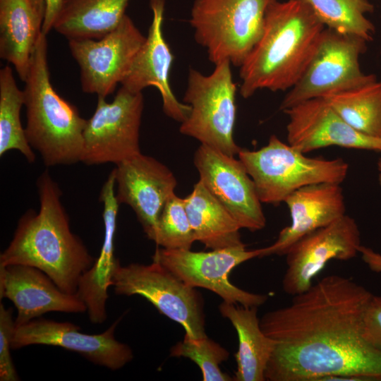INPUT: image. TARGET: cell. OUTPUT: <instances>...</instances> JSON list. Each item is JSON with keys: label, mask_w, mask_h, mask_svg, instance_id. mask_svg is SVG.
Returning a JSON list of instances; mask_svg holds the SVG:
<instances>
[{"label": "cell", "mask_w": 381, "mask_h": 381, "mask_svg": "<svg viewBox=\"0 0 381 381\" xmlns=\"http://www.w3.org/2000/svg\"><path fill=\"white\" fill-rule=\"evenodd\" d=\"M373 294L350 278L331 274L293 296L260 320L276 341L265 373L268 381H323L349 377L381 381V347L364 336Z\"/></svg>", "instance_id": "cell-1"}, {"label": "cell", "mask_w": 381, "mask_h": 381, "mask_svg": "<svg viewBox=\"0 0 381 381\" xmlns=\"http://www.w3.org/2000/svg\"><path fill=\"white\" fill-rule=\"evenodd\" d=\"M40 210L19 219L13 236L0 255V267L21 264L46 273L64 292L75 294L81 276L95 258L70 227L59 185L47 170L37 180Z\"/></svg>", "instance_id": "cell-2"}, {"label": "cell", "mask_w": 381, "mask_h": 381, "mask_svg": "<svg viewBox=\"0 0 381 381\" xmlns=\"http://www.w3.org/2000/svg\"><path fill=\"white\" fill-rule=\"evenodd\" d=\"M325 27L303 0H272L262 35L240 66L241 95L285 91L300 78Z\"/></svg>", "instance_id": "cell-3"}, {"label": "cell", "mask_w": 381, "mask_h": 381, "mask_svg": "<svg viewBox=\"0 0 381 381\" xmlns=\"http://www.w3.org/2000/svg\"><path fill=\"white\" fill-rule=\"evenodd\" d=\"M47 35L41 34L24 81L26 138L47 167L81 162L87 120L53 87L47 59Z\"/></svg>", "instance_id": "cell-4"}, {"label": "cell", "mask_w": 381, "mask_h": 381, "mask_svg": "<svg viewBox=\"0 0 381 381\" xmlns=\"http://www.w3.org/2000/svg\"><path fill=\"white\" fill-rule=\"evenodd\" d=\"M238 158L253 179L262 203L277 205L304 186L320 183L341 184L349 164L342 158L310 157L272 135L257 150L241 149Z\"/></svg>", "instance_id": "cell-5"}, {"label": "cell", "mask_w": 381, "mask_h": 381, "mask_svg": "<svg viewBox=\"0 0 381 381\" xmlns=\"http://www.w3.org/2000/svg\"><path fill=\"white\" fill-rule=\"evenodd\" d=\"M272 0H195L190 23L214 65L241 66L260 38Z\"/></svg>", "instance_id": "cell-6"}, {"label": "cell", "mask_w": 381, "mask_h": 381, "mask_svg": "<svg viewBox=\"0 0 381 381\" xmlns=\"http://www.w3.org/2000/svg\"><path fill=\"white\" fill-rule=\"evenodd\" d=\"M231 65L228 61L219 62L207 75L189 68L183 101L190 107V111L181 123L179 131L200 144L235 156L241 148L233 136L237 87Z\"/></svg>", "instance_id": "cell-7"}, {"label": "cell", "mask_w": 381, "mask_h": 381, "mask_svg": "<svg viewBox=\"0 0 381 381\" xmlns=\"http://www.w3.org/2000/svg\"><path fill=\"white\" fill-rule=\"evenodd\" d=\"M111 286L117 295L144 297L160 313L180 324L188 337L207 336L202 295L159 262L126 265L119 262Z\"/></svg>", "instance_id": "cell-8"}, {"label": "cell", "mask_w": 381, "mask_h": 381, "mask_svg": "<svg viewBox=\"0 0 381 381\" xmlns=\"http://www.w3.org/2000/svg\"><path fill=\"white\" fill-rule=\"evenodd\" d=\"M367 42L360 37L325 28L305 71L284 96L280 110L377 79L361 68L359 59L366 50Z\"/></svg>", "instance_id": "cell-9"}, {"label": "cell", "mask_w": 381, "mask_h": 381, "mask_svg": "<svg viewBox=\"0 0 381 381\" xmlns=\"http://www.w3.org/2000/svg\"><path fill=\"white\" fill-rule=\"evenodd\" d=\"M143 108V93L132 92L122 86L110 103L98 97L95 111L83 131L81 162L116 165L140 154Z\"/></svg>", "instance_id": "cell-10"}, {"label": "cell", "mask_w": 381, "mask_h": 381, "mask_svg": "<svg viewBox=\"0 0 381 381\" xmlns=\"http://www.w3.org/2000/svg\"><path fill=\"white\" fill-rule=\"evenodd\" d=\"M262 248L215 249L195 252L190 249H166L157 247L152 260L162 265L188 286L208 289L224 301L247 307L262 306L268 297L251 293L233 284L229 274L240 264L260 258Z\"/></svg>", "instance_id": "cell-11"}, {"label": "cell", "mask_w": 381, "mask_h": 381, "mask_svg": "<svg viewBox=\"0 0 381 381\" xmlns=\"http://www.w3.org/2000/svg\"><path fill=\"white\" fill-rule=\"evenodd\" d=\"M143 36L126 14L116 28L100 39H71L68 47L80 71L83 91L106 98L127 75Z\"/></svg>", "instance_id": "cell-12"}, {"label": "cell", "mask_w": 381, "mask_h": 381, "mask_svg": "<svg viewBox=\"0 0 381 381\" xmlns=\"http://www.w3.org/2000/svg\"><path fill=\"white\" fill-rule=\"evenodd\" d=\"M361 234L356 220L345 214L294 243L286 253L282 289L290 296L307 291L331 260H349L359 254Z\"/></svg>", "instance_id": "cell-13"}, {"label": "cell", "mask_w": 381, "mask_h": 381, "mask_svg": "<svg viewBox=\"0 0 381 381\" xmlns=\"http://www.w3.org/2000/svg\"><path fill=\"white\" fill-rule=\"evenodd\" d=\"M193 163L199 181L241 229L256 231L265 226L266 217L255 183L238 158L200 144Z\"/></svg>", "instance_id": "cell-14"}, {"label": "cell", "mask_w": 381, "mask_h": 381, "mask_svg": "<svg viewBox=\"0 0 381 381\" xmlns=\"http://www.w3.org/2000/svg\"><path fill=\"white\" fill-rule=\"evenodd\" d=\"M121 319L100 334H89L80 332V327L71 322L36 318L16 326L11 347L16 350L35 344L59 346L76 352L96 365L116 370L133 358L131 348L114 337Z\"/></svg>", "instance_id": "cell-15"}, {"label": "cell", "mask_w": 381, "mask_h": 381, "mask_svg": "<svg viewBox=\"0 0 381 381\" xmlns=\"http://www.w3.org/2000/svg\"><path fill=\"white\" fill-rule=\"evenodd\" d=\"M112 171L119 204L131 207L152 240L162 210L175 193L174 174L161 162L142 153L116 164Z\"/></svg>", "instance_id": "cell-16"}, {"label": "cell", "mask_w": 381, "mask_h": 381, "mask_svg": "<svg viewBox=\"0 0 381 381\" xmlns=\"http://www.w3.org/2000/svg\"><path fill=\"white\" fill-rule=\"evenodd\" d=\"M288 116L287 143L307 154L330 146L381 152V140L348 124L323 98L303 101L283 111Z\"/></svg>", "instance_id": "cell-17"}, {"label": "cell", "mask_w": 381, "mask_h": 381, "mask_svg": "<svg viewBox=\"0 0 381 381\" xmlns=\"http://www.w3.org/2000/svg\"><path fill=\"white\" fill-rule=\"evenodd\" d=\"M150 5L152 20L147 36L121 85L135 93L155 87L161 95L164 114L181 123L187 119L190 107L177 99L169 83L174 56L162 30L165 0H150Z\"/></svg>", "instance_id": "cell-18"}, {"label": "cell", "mask_w": 381, "mask_h": 381, "mask_svg": "<svg viewBox=\"0 0 381 381\" xmlns=\"http://www.w3.org/2000/svg\"><path fill=\"white\" fill-rule=\"evenodd\" d=\"M4 298L11 301L17 310L16 326L49 312L87 311L76 293L64 292L43 271L21 264L0 267V299Z\"/></svg>", "instance_id": "cell-19"}, {"label": "cell", "mask_w": 381, "mask_h": 381, "mask_svg": "<svg viewBox=\"0 0 381 381\" xmlns=\"http://www.w3.org/2000/svg\"><path fill=\"white\" fill-rule=\"evenodd\" d=\"M284 202L289 210L291 224L280 231L272 245L262 248L260 258L285 255L298 240L346 214L345 198L339 183L304 186L291 194Z\"/></svg>", "instance_id": "cell-20"}, {"label": "cell", "mask_w": 381, "mask_h": 381, "mask_svg": "<svg viewBox=\"0 0 381 381\" xmlns=\"http://www.w3.org/2000/svg\"><path fill=\"white\" fill-rule=\"evenodd\" d=\"M115 179L111 171L104 183L99 195L103 203L104 240L99 257L91 267L80 278L76 294L83 301L90 322L102 324L107 318L108 289L119 260L114 256V235L119 202L116 198Z\"/></svg>", "instance_id": "cell-21"}, {"label": "cell", "mask_w": 381, "mask_h": 381, "mask_svg": "<svg viewBox=\"0 0 381 381\" xmlns=\"http://www.w3.org/2000/svg\"><path fill=\"white\" fill-rule=\"evenodd\" d=\"M45 13L43 0H0V57L14 66L23 82Z\"/></svg>", "instance_id": "cell-22"}, {"label": "cell", "mask_w": 381, "mask_h": 381, "mask_svg": "<svg viewBox=\"0 0 381 381\" xmlns=\"http://www.w3.org/2000/svg\"><path fill=\"white\" fill-rule=\"evenodd\" d=\"M222 317L228 319L237 332L238 349L235 354L236 381H265V373L276 341L262 331L258 318V307H247L222 301L219 306Z\"/></svg>", "instance_id": "cell-23"}, {"label": "cell", "mask_w": 381, "mask_h": 381, "mask_svg": "<svg viewBox=\"0 0 381 381\" xmlns=\"http://www.w3.org/2000/svg\"><path fill=\"white\" fill-rule=\"evenodd\" d=\"M184 201L197 241L212 250L246 248L239 224L202 182L194 184Z\"/></svg>", "instance_id": "cell-24"}, {"label": "cell", "mask_w": 381, "mask_h": 381, "mask_svg": "<svg viewBox=\"0 0 381 381\" xmlns=\"http://www.w3.org/2000/svg\"><path fill=\"white\" fill-rule=\"evenodd\" d=\"M130 0H63L53 29L68 40H98L126 15Z\"/></svg>", "instance_id": "cell-25"}, {"label": "cell", "mask_w": 381, "mask_h": 381, "mask_svg": "<svg viewBox=\"0 0 381 381\" xmlns=\"http://www.w3.org/2000/svg\"><path fill=\"white\" fill-rule=\"evenodd\" d=\"M358 132L381 140V81L322 97Z\"/></svg>", "instance_id": "cell-26"}, {"label": "cell", "mask_w": 381, "mask_h": 381, "mask_svg": "<svg viewBox=\"0 0 381 381\" xmlns=\"http://www.w3.org/2000/svg\"><path fill=\"white\" fill-rule=\"evenodd\" d=\"M23 105V90L18 87L11 67L5 66L0 70V156L16 150L32 163L35 155L20 121Z\"/></svg>", "instance_id": "cell-27"}, {"label": "cell", "mask_w": 381, "mask_h": 381, "mask_svg": "<svg viewBox=\"0 0 381 381\" xmlns=\"http://www.w3.org/2000/svg\"><path fill=\"white\" fill-rule=\"evenodd\" d=\"M320 22L337 32L370 41L375 32L366 13L373 11L368 0H303Z\"/></svg>", "instance_id": "cell-28"}, {"label": "cell", "mask_w": 381, "mask_h": 381, "mask_svg": "<svg viewBox=\"0 0 381 381\" xmlns=\"http://www.w3.org/2000/svg\"><path fill=\"white\" fill-rule=\"evenodd\" d=\"M166 249H190L196 241L184 198L174 193L166 202L152 238Z\"/></svg>", "instance_id": "cell-29"}, {"label": "cell", "mask_w": 381, "mask_h": 381, "mask_svg": "<svg viewBox=\"0 0 381 381\" xmlns=\"http://www.w3.org/2000/svg\"><path fill=\"white\" fill-rule=\"evenodd\" d=\"M171 356L185 357L200 368L203 381H231L228 374L220 369V364L229 357V352L207 336L194 339L185 334L182 341L170 350Z\"/></svg>", "instance_id": "cell-30"}, {"label": "cell", "mask_w": 381, "mask_h": 381, "mask_svg": "<svg viewBox=\"0 0 381 381\" xmlns=\"http://www.w3.org/2000/svg\"><path fill=\"white\" fill-rule=\"evenodd\" d=\"M16 327L11 308L0 303V380L18 381L19 377L11 356V340Z\"/></svg>", "instance_id": "cell-31"}, {"label": "cell", "mask_w": 381, "mask_h": 381, "mask_svg": "<svg viewBox=\"0 0 381 381\" xmlns=\"http://www.w3.org/2000/svg\"><path fill=\"white\" fill-rule=\"evenodd\" d=\"M364 336L381 347V296L373 294L364 314Z\"/></svg>", "instance_id": "cell-32"}, {"label": "cell", "mask_w": 381, "mask_h": 381, "mask_svg": "<svg viewBox=\"0 0 381 381\" xmlns=\"http://www.w3.org/2000/svg\"><path fill=\"white\" fill-rule=\"evenodd\" d=\"M46 5L45 17L42 25V32L47 34L53 29V25L60 10L63 0H43Z\"/></svg>", "instance_id": "cell-33"}, {"label": "cell", "mask_w": 381, "mask_h": 381, "mask_svg": "<svg viewBox=\"0 0 381 381\" xmlns=\"http://www.w3.org/2000/svg\"><path fill=\"white\" fill-rule=\"evenodd\" d=\"M359 254L361 255L363 261L368 265L370 270L374 272L381 273V254L373 249L361 246Z\"/></svg>", "instance_id": "cell-34"}, {"label": "cell", "mask_w": 381, "mask_h": 381, "mask_svg": "<svg viewBox=\"0 0 381 381\" xmlns=\"http://www.w3.org/2000/svg\"><path fill=\"white\" fill-rule=\"evenodd\" d=\"M377 168L378 171V183L381 186V158L377 160Z\"/></svg>", "instance_id": "cell-35"}]
</instances>
